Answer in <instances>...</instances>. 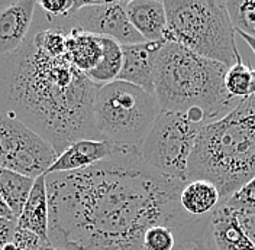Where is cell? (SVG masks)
Wrapping results in <instances>:
<instances>
[{"label": "cell", "mask_w": 255, "mask_h": 250, "mask_svg": "<svg viewBox=\"0 0 255 250\" xmlns=\"http://www.w3.org/2000/svg\"><path fill=\"white\" fill-rule=\"evenodd\" d=\"M167 13L164 42L232 67L242 61L235 28L222 0H162Z\"/></svg>", "instance_id": "5b68a950"}, {"label": "cell", "mask_w": 255, "mask_h": 250, "mask_svg": "<svg viewBox=\"0 0 255 250\" xmlns=\"http://www.w3.org/2000/svg\"><path fill=\"white\" fill-rule=\"evenodd\" d=\"M239 224L244 229L247 236L255 245V216H242L239 214Z\"/></svg>", "instance_id": "83f0119b"}, {"label": "cell", "mask_w": 255, "mask_h": 250, "mask_svg": "<svg viewBox=\"0 0 255 250\" xmlns=\"http://www.w3.org/2000/svg\"><path fill=\"white\" fill-rule=\"evenodd\" d=\"M45 184L52 248L143 250L148 229L196 220L180 204L187 182L157 171L135 149H118L80 171L47 173Z\"/></svg>", "instance_id": "6da1fadb"}, {"label": "cell", "mask_w": 255, "mask_h": 250, "mask_svg": "<svg viewBox=\"0 0 255 250\" xmlns=\"http://www.w3.org/2000/svg\"><path fill=\"white\" fill-rule=\"evenodd\" d=\"M36 1H0V57L12 54L23 45L33 23Z\"/></svg>", "instance_id": "30bf717a"}, {"label": "cell", "mask_w": 255, "mask_h": 250, "mask_svg": "<svg viewBox=\"0 0 255 250\" xmlns=\"http://www.w3.org/2000/svg\"><path fill=\"white\" fill-rule=\"evenodd\" d=\"M210 230L218 250H255V245L239 224V213L219 204L209 214Z\"/></svg>", "instance_id": "4fadbf2b"}, {"label": "cell", "mask_w": 255, "mask_h": 250, "mask_svg": "<svg viewBox=\"0 0 255 250\" xmlns=\"http://www.w3.org/2000/svg\"><path fill=\"white\" fill-rule=\"evenodd\" d=\"M159 113L154 94L125 81L102 85L96 95V129L102 141L119 149L141 151Z\"/></svg>", "instance_id": "8992f818"}, {"label": "cell", "mask_w": 255, "mask_h": 250, "mask_svg": "<svg viewBox=\"0 0 255 250\" xmlns=\"http://www.w3.org/2000/svg\"><path fill=\"white\" fill-rule=\"evenodd\" d=\"M64 57L79 71L84 74L90 73L102 58L100 36L71 29L67 36Z\"/></svg>", "instance_id": "2e32d148"}, {"label": "cell", "mask_w": 255, "mask_h": 250, "mask_svg": "<svg viewBox=\"0 0 255 250\" xmlns=\"http://www.w3.org/2000/svg\"><path fill=\"white\" fill-rule=\"evenodd\" d=\"M242 216H255V176L223 203Z\"/></svg>", "instance_id": "cb8c5ba5"}, {"label": "cell", "mask_w": 255, "mask_h": 250, "mask_svg": "<svg viewBox=\"0 0 255 250\" xmlns=\"http://www.w3.org/2000/svg\"><path fill=\"white\" fill-rule=\"evenodd\" d=\"M221 192L212 182L197 179L187 182L180 195V204L183 210L196 219L206 217L221 204Z\"/></svg>", "instance_id": "e0dca14e"}, {"label": "cell", "mask_w": 255, "mask_h": 250, "mask_svg": "<svg viewBox=\"0 0 255 250\" xmlns=\"http://www.w3.org/2000/svg\"><path fill=\"white\" fill-rule=\"evenodd\" d=\"M49 250H64V249H61V248H51Z\"/></svg>", "instance_id": "1f68e13d"}, {"label": "cell", "mask_w": 255, "mask_h": 250, "mask_svg": "<svg viewBox=\"0 0 255 250\" xmlns=\"http://www.w3.org/2000/svg\"><path fill=\"white\" fill-rule=\"evenodd\" d=\"M203 127L205 126L191 120L186 114L161 110L143 141L139 154L143 161L157 171L189 182V159Z\"/></svg>", "instance_id": "52a82bcc"}, {"label": "cell", "mask_w": 255, "mask_h": 250, "mask_svg": "<svg viewBox=\"0 0 255 250\" xmlns=\"http://www.w3.org/2000/svg\"><path fill=\"white\" fill-rule=\"evenodd\" d=\"M102 42V58L90 73L86 76L97 85H106L116 81L124 65V52L122 45L111 38L100 36Z\"/></svg>", "instance_id": "ac0fdd59"}, {"label": "cell", "mask_w": 255, "mask_h": 250, "mask_svg": "<svg viewBox=\"0 0 255 250\" xmlns=\"http://www.w3.org/2000/svg\"><path fill=\"white\" fill-rule=\"evenodd\" d=\"M35 42V45L44 51L47 55L52 58H61L65 54V42L68 31L60 29V28H45L39 29L32 26L29 33Z\"/></svg>", "instance_id": "7402d4cb"}, {"label": "cell", "mask_w": 255, "mask_h": 250, "mask_svg": "<svg viewBox=\"0 0 255 250\" xmlns=\"http://www.w3.org/2000/svg\"><path fill=\"white\" fill-rule=\"evenodd\" d=\"M174 250H218L210 230L209 216L174 229Z\"/></svg>", "instance_id": "ffe728a7"}, {"label": "cell", "mask_w": 255, "mask_h": 250, "mask_svg": "<svg viewBox=\"0 0 255 250\" xmlns=\"http://www.w3.org/2000/svg\"><path fill=\"white\" fill-rule=\"evenodd\" d=\"M164 42H142L122 47L124 65L118 80L154 94L155 61Z\"/></svg>", "instance_id": "8fae6325"}, {"label": "cell", "mask_w": 255, "mask_h": 250, "mask_svg": "<svg viewBox=\"0 0 255 250\" xmlns=\"http://www.w3.org/2000/svg\"><path fill=\"white\" fill-rule=\"evenodd\" d=\"M143 250H174L175 233L165 226H154L143 235Z\"/></svg>", "instance_id": "d4e9b609"}, {"label": "cell", "mask_w": 255, "mask_h": 250, "mask_svg": "<svg viewBox=\"0 0 255 250\" xmlns=\"http://www.w3.org/2000/svg\"><path fill=\"white\" fill-rule=\"evenodd\" d=\"M228 68L178 44L164 42L154 76V95L161 110L186 114L203 126L225 117L242 101L226 90Z\"/></svg>", "instance_id": "3957f363"}, {"label": "cell", "mask_w": 255, "mask_h": 250, "mask_svg": "<svg viewBox=\"0 0 255 250\" xmlns=\"http://www.w3.org/2000/svg\"><path fill=\"white\" fill-rule=\"evenodd\" d=\"M51 248H52V246H51V245H48V246H45L44 249H41V250H49V249H51Z\"/></svg>", "instance_id": "4dcf8cb0"}, {"label": "cell", "mask_w": 255, "mask_h": 250, "mask_svg": "<svg viewBox=\"0 0 255 250\" xmlns=\"http://www.w3.org/2000/svg\"><path fill=\"white\" fill-rule=\"evenodd\" d=\"M12 243L15 246V250H41L49 245V242L41 239L38 235L19 227H16Z\"/></svg>", "instance_id": "484cf974"}, {"label": "cell", "mask_w": 255, "mask_h": 250, "mask_svg": "<svg viewBox=\"0 0 255 250\" xmlns=\"http://www.w3.org/2000/svg\"><path fill=\"white\" fill-rule=\"evenodd\" d=\"M57 158L54 148L29 127L0 116V168L36 179L47 175Z\"/></svg>", "instance_id": "ba28073f"}, {"label": "cell", "mask_w": 255, "mask_h": 250, "mask_svg": "<svg viewBox=\"0 0 255 250\" xmlns=\"http://www.w3.org/2000/svg\"><path fill=\"white\" fill-rule=\"evenodd\" d=\"M226 7L235 31L255 39V0L226 1Z\"/></svg>", "instance_id": "603a6c76"}, {"label": "cell", "mask_w": 255, "mask_h": 250, "mask_svg": "<svg viewBox=\"0 0 255 250\" xmlns=\"http://www.w3.org/2000/svg\"><path fill=\"white\" fill-rule=\"evenodd\" d=\"M235 32L238 33L239 38H241L244 42H247V45L251 48V51L254 52V55H255V39L254 38H251V36H248V35H245V33H242V32H238V31H235Z\"/></svg>", "instance_id": "f546056e"}, {"label": "cell", "mask_w": 255, "mask_h": 250, "mask_svg": "<svg viewBox=\"0 0 255 250\" xmlns=\"http://www.w3.org/2000/svg\"><path fill=\"white\" fill-rule=\"evenodd\" d=\"M225 85L228 93L237 98H247L255 94V68L250 64L239 61L228 68Z\"/></svg>", "instance_id": "44dd1931"}, {"label": "cell", "mask_w": 255, "mask_h": 250, "mask_svg": "<svg viewBox=\"0 0 255 250\" xmlns=\"http://www.w3.org/2000/svg\"><path fill=\"white\" fill-rule=\"evenodd\" d=\"M0 219L16 220V217L13 216V213H12L10 208L7 207V204L4 203V200L1 198V195H0ZM16 221H17V220H16Z\"/></svg>", "instance_id": "f1b7e54d"}, {"label": "cell", "mask_w": 255, "mask_h": 250, "mask_svg": "<svg viewBox=\"0 0 255 250\" xmlns=\"http://www.w3.org/2000/svg\"><path fill=\"white\" fill-rule=\"evenodd\" d=\"M99 88L65 57L41 51L31 35L17 51L0 57V116L29 127L57 155L77 141H102L95 123Z\"/></svg>", "instance_id": "7a4b0ae2"}, {"label": "cell", "mask_w": 255, "mask_h": 250, "mask_svg": "<svg viewBox=\"0 0 255 250\" xmlns=\"http://www.w3.org/2000/svg\"><path fill=\"white\" fill-rule=\"evenodd\" d=\"M129 22L146 42H164L167 13L164 1L130 0L127 3Z\"/></svg>", "instance_id": "5bb4252c"}, {"label": "cell", "mask_w": 255, "mask_h": 250, "mask_svg": "<svg viewBox=\"0 0 255 250\" xmlns=\"http://www.w3.org/2000/svg\"><path fill=\"white\" fill-rule=\"evenodd\" d=\"M48 224H49V207H48L45 175L35 179L31 194L17 217V227L29 230L48 242Z\"/></svg>", "instance_id": "9a60e30c"}, {"label": "cell", "mask_w": 255, "mask_h": 250, "mask_svg": "<svg viewBox=\"0 0 255 250\" xmlns=\"http://www.w3.org/2000/svg\"><path fill=\"white\" fill-rule=\"evenodd\" d=\"M33 182L35 179L32 178L0 168V195L13 213L16 220L20 216L22 208L31 194Z\"/></svg>", "instance_id": "d6986e66"}, {"label": "cell", "mask_w": 255, "mask_h": 250, "mask_svg": "<svg viewBox=\"0 0 255 250\" xmlns=\"http://www.w3.org/2000/svg\"><path fill=\"white\" fill-rule=\"evenodd\" d=\"M16 227H17L16 220L0 219V250H15L12 240Z\"/></svg>", "instance_id": "4316f807"}, {"label": "cell", "mask_w": 255, "mask_h": 250, "mask_svg": "<svg viewBox=\"0 0 255 250\" xmlns=\"http://www.w3.org/2000/svg\"><path fill=\"white\" fill-rule=\"evenodd\" d=\"M119 148L112 146L105 141H77L71 143L61 155L55 159L47 173L80 171L112 157Z\"/></svg>", "instance_id": "7c38bea8"}, {"label": "cell", "mask_w": 255, "mask_h": 250, "mask_svg": "<svg viewBox=\"0 0 255 250\" xmlns=\"http://www.w3.org/2000/svg\"><path fill=\"white\" fill-rule=\"evenodd\" d=\"M255 176V94L199 133L187 165V179H205L223 203Z\"/></svg>", "instance_id": "277c9868"}, {"label": "cell", "mask_w": 255, "mask_h": 250, "mask_svg": "<svg viewBox=\"0 0 255 250\" xmlns=\"http://www.w3.org/2000/svg\"><path fill=\"white\" fill-rule=\"evenodd\" d=\"M127 3L80 1V7L71 16V26L90 35L111 38L122 47L146 42L129 22Z\"/></svg>", "instance_id": "9c48e42d"}]
</instances>
